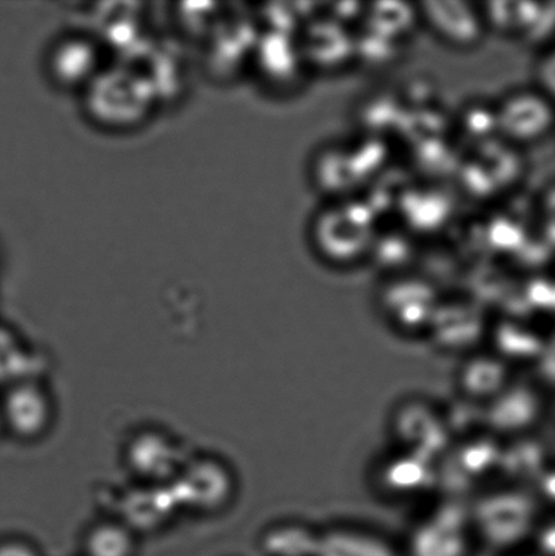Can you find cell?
Masks as SVG:
<instances>
[{
	"label": "cell",
	"mask_w": 555,
	"mask_h": 556,
	"mask_svg": "<svg viewBox=\"0 0 555 556\" xmlns=\"http://www.w3.org/2000/svg\"><path fill=\"white\" fill-rule=\"evenodd\" d=\"M317 556H406L377 532L357 527H335L320 532Z\"/></svg>",
	"instance_id": "52a82bcc"
},
{
	"label": "cell",
	"mask_w": 555,
	"mask_h": 556,
	"mask_svg": "<svg viewBox=\"0 0 555 556\" xmlns=\"http://www.w3.org/2000/svg\"><path fill=\"white\" fill-rule=\"evenodd\" d=\"M178 511L179 506L171 486L135 483L119 500L116 517L140 538L165 530Z\"/></svg>",
	"instance_id": "277c9868"
},
{
	"label": "cell",
	"mask_w": 555,
	"mask_h": 556,
	"mask_svg": "<svg viewBox=\"0 0 555 556\" xmlns=\"http://www.w3.org/2000/svg\"><path fill=\"white\" fill-rule=\"evenodd\" d=\"M3 439H5V432H4L2 412H0V441H2Z\"/></svg>",
	"instance_id": "2e32d148"
},
{
	"label": "cell",
	"mask_w": 555,
	"mask_h": 556,
	"mask_svg": "<svg viewBox=\"0 0 555 556\" xmlns=\"http://www.w3.org/2000/svg\"><path fill=\"white\" fill-rule=\"evenodd\" d=\"M545 546L551 552H555V530L548 531L545 536Z\"/></svg>",
	"instance_id": "5bb4252c"
},
{
	"label": "cell",
	"mask_w": 555,
	"mask_h": 556,
	"mask_svg": "<svg viewBox=\"0 0 555 556\" xmlns=\"http://www.w3.org/2000/svg\"><path fill=\"white\" fill-rule=\"evenodd\" d=\"M320 532L297 521L272 525L261 533L264 556H317Z\"/></svg>",
	"instance_id": "9c48e42d"
},
{
	"label": "cell",
	"mask_w": 555,
	"mask_h": 556,
	"mask_svg": "<svg viewBox=\"0 0 555 556\" xmlns=\"http://www.w3.org/2000/svg\"><path fill=\"white\" fill-rule=\"evenodd\" d=\"M187 459L176 438L161 429H140L124 446L125 467L136 483L171 486Z\"/></svg>",
	"instance_id": "3957f363"
},
{
	"label": "cell",
	"mask_w": 555,
	"mask_h": 556,
	"mask_svg": "<svg viewBox=\"0 0 555 556\" xmlns=\"http://www.w3.org/2000/svg\"><path fill=\"white\" fill-rule=\"evenodd\" d=\"M420 18L440 40L456 49H471L482 41L488 25L483 10L464 2L424 4Z\"/></svg>",
	"instance_id": "5b68a950"
},
{
	"label": "cell",
	"mask_w": 555,
	"mask_h": 556,
	"mask_svg": "<svg viewBox=\"0 0 555 556\" xmlns=\"http://www.w3.org/2000/svg\"><path fill=\"white\" fill-rule=\"evenodd\" d=\"M0 556H42V553L29 539L10 536L0 541Z\"/></svg>",
	"instance_id": "8fae6325"
},
{
	"label": "cell",
	"mask_w": 555,
	"mask_h": 556,
	"mask_svg": "<svg viewBox=\"0 0 555 556\" xmlns=\"http://www.w3.org/2000/svg\"><path fill=\"white\" fill-rule=\"evenodd\" d=\"M500 135L513 141L538 138L552 124V112L546 103L527 92L504 97L494 105Z\"/></svg>",
	"instance_id": "8992f818"
},
{
	"label": "cell",
	"mask_w": 555,
	"mask_h": 556,
	"mask_svg": "<svg viewBox=\"0 0 555 556\" xmlns=\"http://www.w3.org/2000/svg\"><path fill=\"white\" fill-rule=\"evenodd\" d=\"M546 369L547 372L554 376L555 378V343L551 349V352L547 354L546 358Z\"/></svg>",
	"instance_id": "4fadbf2b"
},
{
	"label": "cell",
	"mask_w": 555,
	"mask_h": 556,
	"mask_svg": "<svg viewBox=\"0 0 555 556\" xmlns=\"http://www.w3.org/2000/svg\"><path fill=\"white\" fill-rule=\"evenodd\" d=\"M179 510L198 516H217L232 505L238 479L232 467L216 455L188 457L171 484Z\"/></svg>",
	"instance_id": "6da1fadb"
},
{
	"label": "cell",
	"mask_w": 555,
	"mask_h": 556,
	"mask_svg": "<svg viewBox=\"0 0 555 556\" xmlns=\"http://www.w3.org/2000/svg\"><path fill=\"white\" fill-rule=\"evenodd\" d=\"M541 78L543 84L551 89L555 94V54L548 59L546 63H543L541 68Z\"/></svg>",
	"instance_id": "7c38bea8"
},
{
	"label": "cell",
	"mask_w": 555,
	"mask_h": 556,
	"mask_svg": "<svg viewBox=\"0 0 555 556\" xmlns=\"http://www.w3.org/2000/svg\"><path fill=\"white\" fill-rule=\"evenodd\" d=\"M31 356L16 331L0 325V391L15 381L33 378L26 370V364Z\"/></svg>",
	"instance_id": "30bf717a"
},
{
	"label": "cell",
	"mask_w": 555,
	"mask_h": 556,
	"mask_svg": "<svg viewBox=\"0 0 555 556\" xmlns=\"http://www.w3.org/2000/svg\"><path fill=\"white\" fill-rule=\"evenodd\" d=\"M5 438L21 444H36L52 432L58 406L51 389L41 378L15 381L0 391Z\"/></svg>",
	"instance_id": "7a4b0ae2"
},
{
	"label": "cell",
	"mask_w": 555,
	"mask_h": 556,
	"mask_svg": "<svg viewBox=\"0 0 555 556\" xmlns=\"http://www.w3.org/2000/svg\"><path fill=\"white\" fill-rule=\"evenodd\" d=\"M139 536L118 517L92 521L81 535V556H138Z\"/></svg>",
	"instance_id": "ba28073f"
},
{
	"label": "cell",
	"mask_w": 555,
	"mask_h": 556,
	"mask_svg": "<svg viewBox=\"0 0 555 556\" xmlns=\"http://www.w3.org/2000/svg\"><path fill=\"white\" fill-rule=\"evenodd\" d=\"M546 488H547V492L551 493L553 495V497H555V476L552 477L551 479H548V481L546 483Z\"/></svg>",
	"instance_id": "9a60e30c"
}]
</instances>
